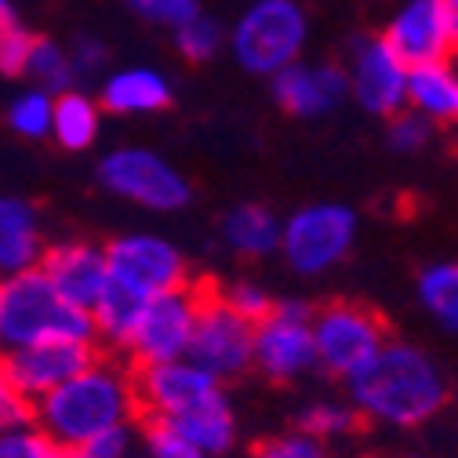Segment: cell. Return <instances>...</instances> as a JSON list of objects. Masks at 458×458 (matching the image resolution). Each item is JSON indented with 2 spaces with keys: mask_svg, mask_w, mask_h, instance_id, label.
Wrapping results in <instances>:
<instances>
[{
  "mask_svg": "<svg viewBox=\"0 0 458 458\" xmlns=\"http://www.w3.org/2000/svg\"><path fill=\"white\" fill-rule=\"evenodd\" d=\"M350 400L371 422L411 429L444 408L447 378L426 350L411 342H386V350L350 378Z\"/></svg>",
  "mask_w": 458,
  "mask_h": 458,
  "instance_id": "cell-1",
  "label": "cell"
},
{
  "mask_svg": "<svg viewBox=\"0 0 458 458\" xmlns=\"http://www.w3.org/2000/svg\"><path fill=\"white\" fill-rule=\"evenodd\" d=\"M135 408V378H128L121 368L95 360L88 371L37 400V426L59 447L81 451L98 433L113 426H128Z\"/></svg>",
  "mask_w": 458,
  "mask_h": 458,
  "instance_id": "cell-2",
  "label": "cell"
},
{
  "mask_svg": "<svg viewBox=\"0 0 458 458\" xmlns=\"http://www.w3.org/2000/svg\"><path fill=\"white\" fill-rule=\"evenodd\" d=\"M0 338L8 350L51 338H95V317L73 306L37 266L0 284Z\"/></svg>",
  "mask_w": 458,
  "mask_h": 458,
  "instance_id": "cell-3",
  "label": "cell"
},
{
  "mask_svg": "<svg viewBox=\"0 0 458 458\" xmlns=\"http://www.w3.org/2000/svg\"><path fill=\"white\" fill-rule=\"evenodd\" d=\"M310 37V19L299 0H248L229 30V51L241 70L255 77H276L302 63Z\"/></svg>",
  "mask_w": 458,
  "mask_h": 458,
  "instance_id": "cell-4",
  "label": "cell"
},
{
  "mask_svg": "<svg viewBox=\"0 0 458 458\" xmlns=\"http://www.w3.org/2000/svg\"><path fill=\"white\" fill-rule=\"evenodd\" d=\"M357 215L346 204L317 200L284 218L280 255L299 276H320L353 251Z\"/></svg>",
  "mask_w": 458,
  "mask_h": 458,
  "instance_id": "cell-5",
  "label": "cell"
},
{
  "mask_svg": "<svg viewBox=\"0 0 458 458\" xmlns=\"http://www.w3.org/2000/svg\"><path fill=\"white\" fill-rule=\"evenodd\" d=\"M98 182L128 204H139L146 211H179L190 204L193 190L190 179L160 157L157 149L146 146H121L109 149L98 164Z\"/></svg>",
  "mask_w": 458,
  "mask_h": 458,
  "instance_id": "cell-6",
  "label": "cell"
},
{
  "mask_svg": "<svg viewBox=\"0 0 458 458\" xmlns=\"http://www.w3.org/2000/svg\"><path fill=\"white\" fill-rule=\"evenodd\" d=\"M313 338H317V368L346 382L357 378L389 342L382 320L357 302H331L317 310Z\"/></svg>",
  "mask_w": 458,
  "mask_h": 458,
  "instance_id": "cell-7",
  "label": "cell"
},
{
  "mask_svg": "<svg viewBox=\"0 0 458 458\" xmlns=\"http://www.w3.org/2000/svg\"><path fill=\"white\" fill-rule=\"evenodd\" d=\"M200 306H204V292L190 288V284L186 288H175V292H164L157 299H146L139 327L128 342V353L139 360V368L190 357Z\"/></svg>",
  "mask_w": 458,
  "mask_h": 458,
  "instance_id": "cell-8",
  "label": "cell"
},
{
  "mask_svg": "<svg viewBox=\"0 0 458 458\" xmlns=\"http://www.w3.org/2000/svg\"><path fill=\"white\" fill-rule=\"evenodd\" d=\"M317 310L302 299H284L255 331V368L273 382H292L317 368Z\"/></svg>",
  "mask_w": 458,
  "mask_h": 458,
  "instance_id": "cell-9",
  "label": "cell"
},
{
  "mask_svg": "<svg viewBox=\"0 0 458 458\" xmlns=\"http://www.w3.org/2000/svg\"><path fill=\"white\" fill-rule=\"evenodd\" d=\"M255 331H259V324H251L244 313H237L222 299V292H204L190 360L200 364L204 371H211L218 382L237 378L255 364Z\"/></svg>",
  "mask_w": 458,
  "mask_h": 458,
  "instance_id": "cell-10",
  "label": "cell"
},
{
  "mask_svg": "<svg viewBox=\"0 0 458 458\" xmlns=\"http://www.w3.org/2000/svg\"><path fill=\"white\" fill-rule=\"evenodd\" d=\"M113 284L139 299H157L164 292L186 288V255L179 244H171L167 237L157 233H124L117 241H109L106 248Z\"/></svg>",
  "mask_w": 458,
  "mask_h": 458,
  "instance_id": "cell-11",
  "label": "cell"
},
{
  "mask_svg": "<svg viewBox=\"0 0 458 458\" xmlns=\"http://www.w3.org/2000/svg\"><path fill=\"white\" fill-rule=\"evenodd\" d=\"M350 98L371 113V117H396L400 109H408V84H411V66L393 51V44L378 37H357L350 44Z\"/></svg>",
  "mask_w": 458,
  "mask_h": 458,
  "instance_id": "cell-12",
  "label": "cell"
},
{
  "mask_svg": "<svg viewBox=\"0 0 458 458\" xmlns=\"http://www.w3.org/2000/svg\"><path fill=\"white\" fill-rule=\"evenodd\" d=\"M95 364V350L88 338H51V342H33V346L8 350L4 357V375L0 382L19 389L26 400H44L81 371Z\"/></svg>",
  "mask_w": 458,
  "mask_h": 458,
  "instance_id": "cell-13",
  "label": "cell"
},
{
  "mask_svg": "<svg viewBox=\"0 0 458 458\" xmlns=\"http://www.w3.org/2000/svg\"><path fill=\"white\" fill-rule=\"evenodd\" d=\"M382 37L408 66L451 59L458 47V33L444 0H400L386 19Z\"/></svg>",
  "mask_w": 458,
  "mask_h": 458,
  "instance_id": "cell-14",
  "label": "cell"
},
{
  "mask_svg": "<svg viewBox=\"0 0 458 458\" xmlns=\"http://www.w3.org/2000/svg\"><path fill=\"white\" fill-rule=\"evenodd\" d=\"M222 382L193 364L190 357L182 360H164V364H142L135 375V393H139V408L149 419H179L190 408H197L200 400H208Z\"/></svg>",
  "mask_w": 458,
  "mask_h": 458,
  "instance_id": "cell-15",
  "label": "cell"
},
{
  "mask_svg": "<svg viewBox=\"0 0 458 458\" xmlns=\"http://www.w3.org/2000/svg\"><path fill=\"white\" fill-rule=\"evenodd\" d=\"M269 84L276 106L302 121L327 117L342 106V98H350V73L335 63H295Z\"/></svg>",
  "mask_w": 458,
  "mask_h": 458,
  "instance_id": "cell-16",
  "label": "cell"
},
{
  "mask_svg": "<svg viewBox=\"0 0 458 458\" xmlns=\"http://www.w3.org/2000/svg\"><path fill=\"white\" fill-rule=\"evenodd\" d=\"M40 269L51 276V284L73 306H81L88 313H95V306L113 288V269H109L106 248H95L88 241H66V244L47 248Z\"/></svg>",
  "mask_w": 458,
  "mask_h": 458,
  "instance_id": "cell-17",
  "label": "cell"
},
{
  "mask_svg": "<svg viewBox=\"0 0 458 458\" xmlns=\"http://www.w3.org/2000/svg\"><path fill=\"white\" fill-rule=\"evenodd\" d=\"M171 88L167 73L153 70V66H124L102 77L98 88V102L109 113H121V117H139V113H157L171 106Z\"/></svg>",
  "mask_w": 458,
  "mask_h": 458,
  "instance_id": "cell-18",
  "label": "cell"
},
{
  "mask_svg": "<svg viewBox=\"0 0 458 458\" xmlns=\"http://www.w3.org/2000/svg\"><path fill=\"white\" fill-rule=\"evenodd\" d=\"M44 255L47 248L37 208L26 197H4L0 200V269H4V276L37 269Z\"/></svg>",
  "mask_w": 458,
  "mask_h": 458,
  "instance_id": "cell-19",
  "label": "cell"
},
{
  "mask_svg": "<svg viewBox=\"0 0 458 458\" xmlns=\"http://www.w3.org/2000/svg\"><path fill=\"white\" fill-rule=\"evenodd\" d=\"M218 237L241 259H266V255L280 251L284 222L266 204H237V208H229L222 215Z\"/></svg>",
  "mask_w": 458,
  "mask_h": 458,
  "instance_id": "cell-20",
  "label": "cell"
},
{
  "mask_svg": "<svg viewBox=\"0 0 458 458\" xmlns=\"http://www.w3.org/2000/svg\"><path fill=\"white\" fill-rule=\"evenodd\" d=\"M408 109L422 113L433 124H458V66H454V59L411 66Z\"/></svg>",
  "mask_w": 458,
  "mask_h": 458,
  "instance_id": "cell-21",
  "label": "cell"
},
{
  "mask_svg": "<svg viewBox=\"0 0 458 458\" xmlns=\"http://www.w3.org/2000/svg\"><path fill=\"white\" fill-rule=\"evenodd\" d=\"M193 444H200L211 458H222L229 447L237 444V411L229 404L225 389H215L208 400H200L197 408H190L186 415L171 419Z\"/></svg>",
  "mask_w": 458,
  "mask_h": 458,
  "instance_id": "cell-22",
  "label": "cell"
},
{
  "mask_svg": "<svg viewBox=\"0 0 458 458\" xmlns=\"http://www.w3.org/2000/svg\"><path fill=\"white\" fill-rule=\"evenodd\" d=\"M98 117H102V102H95L84 91H66L55 98V131L51 139L70 153H84L98 139Z\"/></svg>",
  "mask_w": 458,
  "mask_h": 458,
  "instance_id": "cell-23",
  "label": "cell"
},
{
  "mask_svg": "<svg viewBox=\"0 0 458 458\" xmlns=\"http://www.w3.org/2000/svg\"><path fill=\"white\" fill-rule=\"evenodd\" d=\"M419 302L426 306V313L440 327L458 331V259L433 262L429 269H422V276H419Z\"/></svg>",
  "mask_w": 458,
  "mask_h": 458,
  "instance_id": "cell-24",
  "label": "cell"
},
{
  "mask_svg": "<svg viewBox=\"0 0 458 458\" xmlns=\"http://www.w3.org/2000/svg\"><path fill=\"white\" fill-rule=\"evenodd\" d=\"M55 98L59 95H51L44 88H19L8 102V128L26 139V142H40L55 131Z\"/></svg>",
  "mask_w": 458,
  "mask_h": 458,
  "instance_id": "cell-25",
  "label": "cell"
},
{
  "mask_svg": "<svg viewBox=\"0 0 458 458\" xmlns=\"http://www.w3.org/2000/svg\"><path fill=\"white\" fill-rule=\"evenodd\" d=\"M142 302L146 299H139V295H131V292L113 284V288L106 292V299L91 313L95 317V335H102L106 342H113V346L128 350V342L139 327V317H142Z\"/></svg>",
  "mask_w": 458,
  "mask_h": 458,
  "instance_id": "cell-26",
  "label": "cell"
},
{
  "mask_svg": "<svg viewBox=\"0 0 458 458\" xmlns=\"http://www.w3.org/2000/svg\"><path fill=\"white\" fill-rule=\"evenodd\" d=\"M26 81H30L33 88L51 91V95H66V91H73V84H77L81 77H77V70H73L70 47H63L59 40L37 37V47H33L30 66H26Z\"/></svg>",
  "mask_w": 458,
  "mask_h": 458,
  "instance_id": "cell-27",
  "label": "cell"
},
{
  "mask_svg": "<svg viewBox=\"0 0 458 458\" xmlns=\"http://www.w3.org/2000/svg\"><path fill=\"white\" fill-rule=\"evenodd\" d=\"M33 47L37 37L22 26L15 0H0V70H4V77H26Z\"/></svg>",
  "mask_w": 458,
  "mask_h": 458,
  "instance_id": "cell-28",
  "label": "cell"
},
{
  "mask_svg": "<svg viewBox=\"0 0 458 458\" xmlns=\"http://www.w3.org/2000/svg\"><path fill=\"white\" fill-rule=\"evenodd\" d=\"M225 40L229 37H225L222 22L211 19V15H204V12L197 19H190L186 26L175 30V47H179V55H182L186 63H211L215 55L222 51Z\"/></svg>",
  "mask_w": 458,
  "mask_h": 458,
  "instance_id": "cell-29",
  "label": "cell"
},
{
  "mask_svg": "<svg viewBox=\"0 0 458 458\" xmlns=\"http://www.w3.org/2000/svg\"><path fill=\"white\" fill-rule=\"evenodd\" d=\"M357 408L353 404H342V400H313L299 411V429L317 437V440H327V437H346L357 422Z\"/></svg>",
  "mask_w": 458,
  "mask_h": 458,
  "instance_id": "cell-30",
  "label": "cell"
},
{
  "mask_svg": "<svg viewBox=\"0 0 458 458\" xmlns=\"http://www.w3.org/2000/svg\"><path fill=\"white\" fill-rule=\"evenodd\" d=\"M146 454L149 458H211L200 444H193L175 422L167 419H146Z\"/></svg>",
  "mask_w": 458,
  "mask_h": 458,
  "instance_id": "cell-31",
  "label": "cell"
},
{
  "mask_svg": "<svg viewBox=\"0 0 458 458\" xmlns=\"http://www.w3.org/2000/svg\"><path fill=\"white\" fill-rule=\"evenodd\" d=\"M59 451L63 447L55 444L37 422L4 429V437H0V458H59Z\"/></svg>",
  "mask_w": 458,
  "mask_h": 458,
  "instance_id": "cell-32",
  "label": "cell"
},
{
  "mask_svg": "<svg viewBox=\"0 0 458 458\" xmlns=\"http://www.w3.org/2000/svg\"><path fill=\"white\" fill-rule=\"evenodd\" d=\"M124 4L153 26H171V33L200 15V0H124Z\"/></svg>",
  "mask_w": 458,
  "mask_h": 458,
  "instance_id": "cell-33",
  "label": "cell"
},
{
  "mask_svg": "<svg viewBox=\"0 0 458 458\" xmlns=\"http://www.w3.org/2000/svg\"><path fill=\"white\" fill-rule=\"evenodd\" d=\"M222 299L233 306L237 313H244L251 324H262V320L276 310L273 295L262 288L259 280H248V276H244V280H233V284H225V288H222Z\"/></svg>",
  "mask_w": 458,
  "mask_h": 458,
  "instance_id": "cell-34",
  "label": "cell"
},
{
  "mask_svg": "<svg viewBox=\"0 0 458 458\" xmlns=\"http://www.w3.org/2000/svg\"><path fill=\"white\" fill-rule=\"evenodd\" d=\"M433 135V121L422 117L415 109H400L396 117H389V146L396 153H419L429 146Z\"/></svg>",
  "mask_w": 458,
  "mask_h": 458,
  "instance_id": "cell-35",
  "label": "cell"
},
{
  "mask_svg": "<svg viewBox=\"0 0 458 458\" xmlns=\"http://www.w3.org/2000/svg\"><path fill=\"white\" fill-rule=\"evenodd\" d=\"M70 59H73V70L81 81H91V77H102L106 73V63H109V47L106 40H98L95 33H81L70 40Z\"/></svg>",
  "mask_w": 458,
  "mask_h": 458,
  "instance_id": "cell-36",
  "label": "cell"
},
{
  "mask_svg": "<svg viewBox=\"0 0 458 458\" xmlns=\"http://www.w3.org/2000/svg\"><path fill=\"white\" fill-rule=\"evenodd\" d=\"M255 458H327V454H324V444L317 437L299 429V433H284V437L262 444L255 451Z\"/></svg>",
  "mask_w": 458,
  "mask_h": 458,
  "instance_id": "cell-37",
  "label": "cell"
},
{
  "mask_svg": "<svg viewBox=\"0 0 458 458\" xmlns=\"http://www.w3.org/2000/svg\"><path fill=\"white\" fill-rule=\"evenodd\" d=\"M131 422L128 426H113V429H106V433H98L91 444H84L81 451L88 454V458H131L135 451H131Z\"/></svg>",
  "mask_w": 458,
  "mask_h": 458,
  "instance_id": "cell-38",
  "label": "cell"
},
{
  "mask_svg": "<svg viewBox=\"0 0 458 458\" xmlns=\"http://www.w3.org/2000/svg\"><path fill=\"white\" fill-rule=\"evenodd\" d=\"M30 422H37V404L26 400L19 389L0 382V426L15 429V426H30Z\"/></svg>",
  "mask_w": 458,
  "mask_h": 458,
  "instance_id": "cell-39",
  "label": "cell"
},
{
  "mask_svg": "<svg viewBox=\"0 0 458 458\" xmlns=\"http://www.w3.org/2000/svg\"><path fill=\"white\" fill-rule=\"evenodd\" d=\"M447 4V15H451V22H454V33H458V0H444Z\"/></svg>",
  "mask_w": 458,
  "mask_h": 458,
  "instance_id": "cell-40",
  "label": "cell"
},
{
  "mask_svg": "<svg viewBox=\"0 0 458 458\" xmlns=\"http://www.w3.org/2000/svg\"><path fill=\"white\" fill-rule=\"evenodd\" d=\"M59 458H88V454H84V451H70V447H63Z\"/></svg>",
  "mask_w": 458,
  "mask_h": 458,
  "instance_id": "cell-41",
  "label": "cell"
},
{
  "mask_svg": "<svg viewBox=\"0 0 458 458\" xmlns=\"http://www.w3.org/2000/svg\"><path fill=\"white\" fill-rule=\"evenodd\" d=\"M454 149H458V124H454Z\"/></svg>",
  "mask_w": 458,
  "mask_h": 458,
  "instance_id": "cell-42",
  "label": "cell"
},
{
  "mask_svg": "<svg viewBox=\"0 0 458 458\" xmlns=\"http://www.w3.org/2000/svg\"><path fill=\"white\" fill-rule=\"evenodd\" d=\"M451 59H454V66H458V47H454V55H451Z\"/></svg>",
  "mask_w": 458,
  "mask_h": 458,
  "instance_id": "cell-43",
  "label": "cell"
},
{
  "mask_svg": "<svg viewBox=\"0 0 458 458\" xmlns=\"http://www.w3.org/2000/svg\"><path fill=\"white\" fill-rule=\"evenodd\" d=\"M131 458H149V454H131Z\"/></svg>",
  "mask_w": 458,
  "mask_h": 458,
  "instance_id": "cell-44",
  "label": "cell"
}]
</instances>
